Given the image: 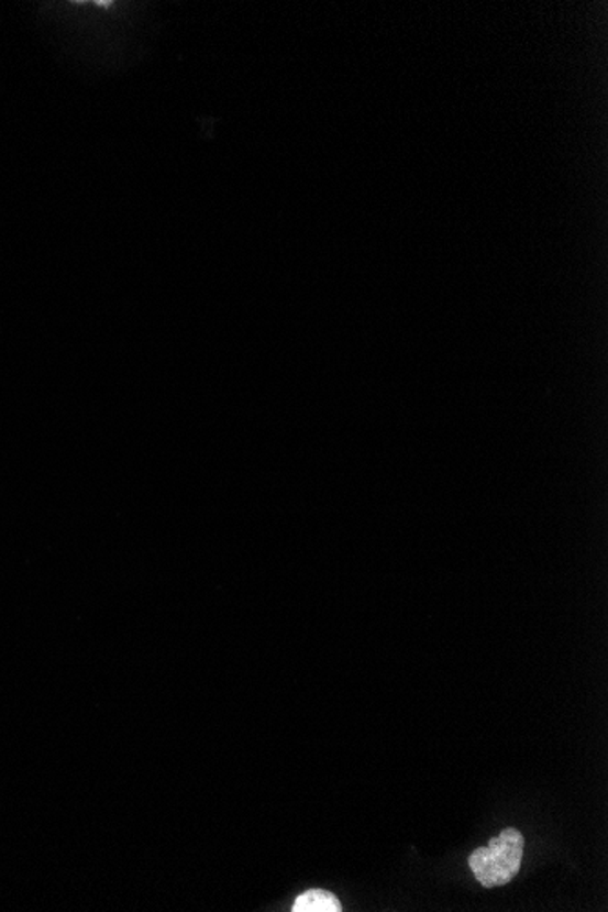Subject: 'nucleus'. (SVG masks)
<instances>
[{
  "label": "nucleus",
  "mask_w": 608,
  "mask_h": 912,
  "mask_svg": "<svg viewBox=\"0 0 608 912\" xmlns=\"http://www.w3.org/2000/svg\"><path fill=\"white\" fill-rule=\"evenodd\" d=\"M294 912H341L343 905L339 902V898L332 892L321 891V889H312V891L302 892L301 897L297 898Z\"/></svg>",
  "instance_id": "obj_2"
},
{
  "label": "nucleus",
  "mask_w": 608,
  "mask_h": 912,
  "mask_svg": "<svg viewBox=\"0 0 608 912\" xmlns=\"http://www.w3.org/2000/svg\"><path fill=\"white\" fill-rule=\"evenodd\" d=\"M524 838L518 828H505L499 836L490 839L487 847L472 853L468 858L472 872L476 880L487 889L507 886L521 869L523 860Z\"/></svg>",
  "instance_id": "obj_1"
}]
</instances>
